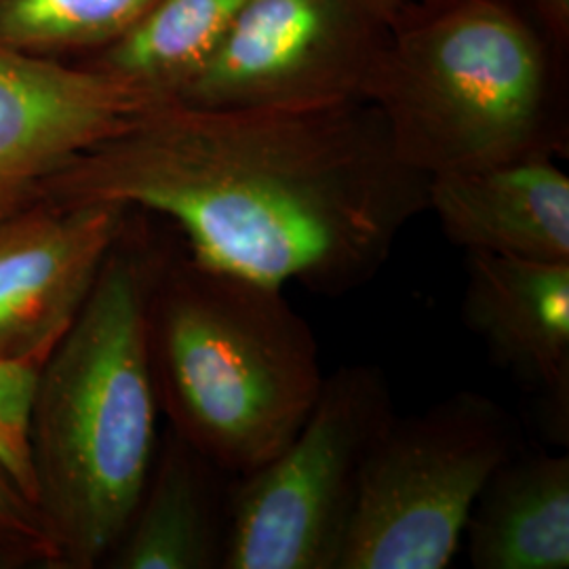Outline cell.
Segmentation results:
<instances>
[{
	"label": "cell",
	"mask_w": 569,
	"mask_h": 569,
	"mask_svg": "<svg viewBox=\"0 0 569 569\" xmlns=\"http://www.w3.org/2000/svg\"><path fill=\"white\" fill-rule=\"evenodd\" d=\"M157 102L82 61L0 41V222L41 201L66 164Z\"/></svg>",
	"instance_id": "cell-8"
},
{
	"label": "cell",
	"mask_w": 569,
	"mask_h": 569,
	"mask_svg": "<svg viewBox=\"0 0 569 569\" xmlns=\"http://www.w3.org/2000/svg\"><path fill=\"white\" fill-rule=\"evenodd\" d=\"M0 467L9 472V477L18 483V488L37 505V486H34V472L32 465L21 456L18 449L13 448L7 437L0 432Z\"/></svg>",
	"instance_id": "cell-19"
},
{
	"label": "cell",
	"mask_w": 569,
	"mask_h": 569,
	"mask_svg": "<svg viewBox=\"0 0 569 569\" xmlns=\"http://www.w3.org/2000/svg\"><path fill=\"white\" fill-rule=\"evenodd\" d=\"M127 226L47 361L30 428L37 509L66 568L110 557L157 458L148 321L163 262Z\"/></svg>",
	"instance_id": "cell-2"
},
{
	"label": "cell",
	"mask_w": 569,
	"mask_h": 569,
	"mask_svg": "<svg viewBox=\"0 0 569 569\" xmlns=\"http://www.w3.org/2000/svg\"><path fill=\"white\" fill-rule=\"evenodd\" d=\"M475 569L569 568V456L517 449L468 515Z\"/></svg>",
	"instance_id": "cell-13"
},
{
	"label": "cell",
	"mask_w": 569,
	"mask_h": 569,
	"mask_svg": "<svg viewBox=\"0 0 569 569\" xmlns=\"http://www.w3.org/2000/svg\"><path fill=\"white\" fill-rule=\"evenodd\" d=\"M395 416L380 367L326 376L296 437L237 479L224 569H336L367 453Z\"/></svg>",
	"instance_id": "cell-6"
},
{
	"label": "cell",
	"mask_w": 569,
	"mask_h": 569,
	"mask_svg": "<svg viewBox=\"0 0 569 569\" xmlns=\"http://www.w3.org/2000/svg\"><path fill=\"white\" fill-rule=\"evenodd\" d=\"M0 561L58 563L60 552L37 505L0 467Z\"/></svg>",
	"instance_id": "cell-17"
},
{
	"label": "cell",
	"mask_w": 569,
	"mask_h": 569,
	"mask_svg": "<svg viewBox=\"0 0 569 569\" xmlns=\"http://www.w3.org/2000/svg\"><path fill=\"white\" fill-rule=\"evenodd\" d=\"M387 21L361 0H244L180 102L310 108L363 100Z\"/></svg>",
	"instance_id": "cell-7"
},
{
	"label": "cell",
	"mask_w": 569,
	"mask_h": 569,
	"mask_svg": "<svg viewBox=\"0 0 569 569\" xmlns=\"http://www.w3.org/2000/svg\"><path fill=\"white\" fill-rule=\"evenodd\" d=\"M61 338H49L18 355L0 357V432L30 465V428L42 373Z\"/></svg>",
	"instance_id": "cell-16"
},
{
	"label": "cell",
	"mask_w": 569,
	"mask_h": 569,
	"mask_svg": "<svg viewBox=\"0 0 569 569\" xmlns=\"http://www.w3.org/2000/svg\"><path fill=\"white\" fill-rule=\"evenodd\" d=\"M363 100L427 178L568 150L566 60L507 0H409Z\"/></svg>",
	"instance_id": "cell-3"
},
{
	"label": "cell",
	"mask_w": 569,
	"mask_h": 569,
	"mask_svg": "<svg viewBox=\"0 0 569 569\" xmlns=\"http://www.w3.org/2000/svg\"><path fill=\"white\" fill-rule=\"evenodd\" d=\"M505 407L460 390L395 416L367 453L336 569H446L489 475L521 448Z\"/></svg>",
	"instance_id": "cell-5"
},
{
	"label": "cell",
	"mask_w": 569,
	"mask_h": 569,
	"mask_svg": "<svg viewBox=\"0 0 569 569\" xmlns=\"http://www.w3.org/2000/svg\"><path fill=\"white\" fill-rule=\"evenodd\" d=\"M51 203H112L178 226L197 262L338 298L387 264L428 209V178L366 102L310 108L152 103L42 188Z\"/></svg>",
	"instance_id": "cell-1"
},
{
	"label": "cell",
	"mask_w": 569,
	"mask_h": 569,
	"mask_svg": "<svg viewBox=\"0 0 569 569\" xmlns=\"http://www.w3.org/2000/svg\"><path fill=\"white\" fill-rule=\"evenodd\" d=\"M507 2L538 28V32L547 39L559 58L568 60L569 0H507Z\"/></svg>",
	"instance_id": "cell-18"
},
{
	"label": "cell",
	"mask_w": 569,
	"mask_h": 569,
	"mask_svg": "<svg viewBox=\"0 0 569 569\" xmlns=\"http://www.w3.org/2000/svg\"><path fill=\"white\" fill-rule=\"evenodd\" d=\"M465 326L536 399L542 428L569 443V262L467 251Z\"/></svg>",
	"instance_id": "cell-10"
},
{
	"label": "cell",
	"mask_w": 569,
	"mask_h": 569,
	"mask_svg": "<svg viewBox=\"0 0 569 569\" xmlns=\"http://www.w3.org/2000/svg\"><path fill=\"white\" fill-rule=\"evenodd\" d=\"M129 213L121 204L37 201L0 222V357L68 331Z\"/></svg>",
	"instance_id": "cell-9"
},
{
	"label": "cell",
	"mask_w": 569,
	"mask_h": 569,
	"mask_svg": "<svg viewBox=\"0 0 569 569\" xmlns=\"http://www.w3.org/2000/svg\"><path fill=\"white\" fill-rule=\"evenodd\" d=\"M361 2L366 4L371 13H376L380 20L388 23L406 7L409 0H361Z\"/></svg>",
	"instance_id": "cell-20"
},
{
	"label": "cell",
	"mask_w": 569,
	"mask_h": 569,
	"mask_svg": "<svg viewBox=\"0 0 569 569\" xmlns=\"http://www.w3.org/2000/svg\"><path fill=\"white\" fill-rule=\"evenodd\" d=\"M148 331L159 403L237 477L296 437L326 380L315 333L281 287L190 256L161 268Z\"/></svg>",
	"instance_id": "cell-4"
},
{
	"label": "cell",
	"mask_w": 569,
	"mask_h": 569,
	"mask_svg": "<svg viewBox=\"0 0 569 569\" xmlns=\"http://www.w3.org/2000/svg\"><path fill=\"white\" fill-rule=\"evenodd\" d=\"M157 0H0V41L47 58L93 53Z\"/></svg>",
	"instance_id": "cell-15"
},
{
	"label": "cell",
	"mask_w": 569,
	"mask_h": 569,
	"mask_svg": "<svg viewBox=\"0 0 569 569\" xmlns=\"http://www.w3.org/2000/svg\"><path fill=\"white\" fill-rule=\"evenodd\" d=\"M428 211L467 251L569 262V178L552 157L432 176Z\"/></svg>",
	"instance_id": "cell-11"
},
{
	"label": "cell",
	"mask_w": 569,
	"mask_h": 569,
	"mask_svg": "<svg viewBox=\"0 0 569 569\" xmlns=\"http://www.w3.org/2000/svg\"><path fill=\"white\" fill-rule=\"evenodd\" d=\"M244 0H157L119 39L82 63L161 98L178 100L218 51Z\"/></svg>",
	"instance_id": "cell-14"
},
{
	"label": "cell",
	"mask_w": 569,
	"mask_h": 569,
	"mask_svg": "<svg viewBox=\"0 0 569 569\" xmlns=\"http://www.w3.org/2000/svg\"><path fill=\"white\" fill-rule=\"evenodd\" d=\"M237 479L173 430L110 568L224 569Z\"/></svg>",
	"instance_id": "cell-12"
}]
</instances>
